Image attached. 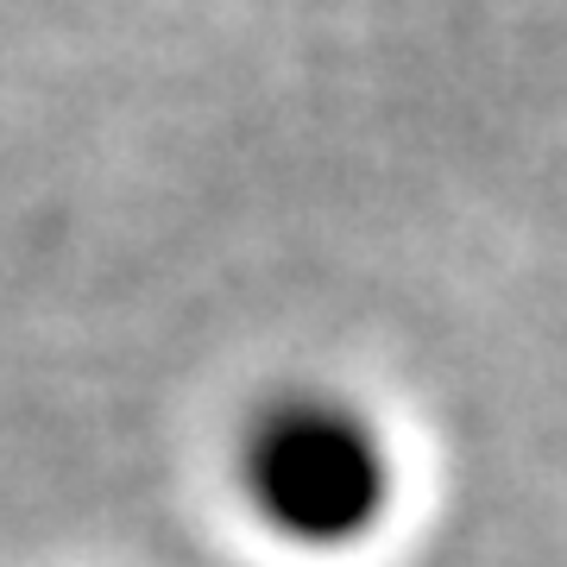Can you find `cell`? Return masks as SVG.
<instances>
[{
    "instance_id": "1",
    "label": "cell",
    "mask_w": 567,
    "mask_h": 567,
    "mask_svg": "<svg viewBox=\"0 0 567 567\" xmlns=\"http://www.w3.org/2000/svg\"><path fill=\"white\" fill-rule=\"evenodd\" d=\"M240 486L271 536L347 548L391 511V447L341 398H284L240 447Z\"/></svg>"
}]
</instances>
